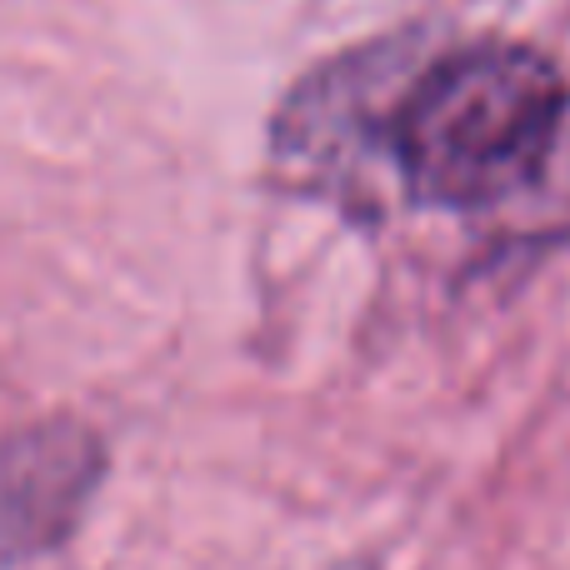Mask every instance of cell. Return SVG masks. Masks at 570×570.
<instances>
[{
	"label": "cell",
	"mask_w": 570,
	"mask_h": 570,
	"mask_svg": "<svg viewBox=\"0 0 570 570\" xmlns=\"http://www.w3.org/2000/svg\"><path fill=\"white\" fill-rule=\"evenodd\" d=\"M345 570H365V566H345Z\"/></svg>",
	"instance_id": "cell-3"
},
{
	"label": "cell",
	"mask_w": 570,
	"mask_h": 570,
	"mask_svg": "<svg viewBox=\"0 0 570 570\" xmlns=\"http://www.w3.org/2000/svg\"><path fill=\"white\" fill-rule=\"evenodd\" d=\"M106 451L80 421H46L0 445V561L66 541L100 485Z\"/></svg>",
	"instance_id": "cell-2"
},
{
	"label": "cell",
	"mask_w": 570,
	"mask_h": 570,
	"mask_svg": "<svg viewBox=\"0 0 570 570\" xmlns=\"http://www.w3.org/2000/svg\"><path fill=\"white\" fill-rule=\"evenodd\" d=\"M405 196L501 240L570 236V86L531 46L475 40L435 56L385 110Z\"/></svg>",
	"instance_id": "cell-1"
}]
</instances>
